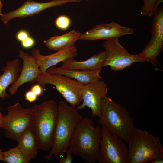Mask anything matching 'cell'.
Listing matches in <instances>:
<instances>
[{
	"mask_svg": "<svg viewBox=\"0 0 163 163\" xmlns=\"http://www.w3.org/2000/svg\"><path fill=\"white\" fill-rule=\"evenodd\" d=\"M76 107L69 106L63 100L58 105L56 124L52 145L47 155L44 157L47 161L60 154L66 153L69 149L71 138L78 122L83 118Z\"/></svg>",
	"mask_w": 163,
	"mask_h": 163,
	"instance_id": "1",
	"label": "cell"
},
{
	"mask_svg": "<svg viewBox=\"0 0 163 163\" xmlns=\"http://www.w3.org/2000/svg\"><path fill=\"white\" fill-rule=\"evenodd\" d=\"M101 137L100 127L95 126L89 118L83 117L75 128L69 149L85 162L94 163L97 161Z\"/></svg>",
	"mask_w": 163,
	"mask_h": 163,
	"instance_id": "2",
	"label": "cell"
},
{
	"mask_svg": "<svg viewBox=\"0 0 163 163\" xmlns=\"http://www.w3.org/2000/svg\"><path fill=\"white\" fill-rule=\"evenodd\" d=\"M99 123L128 142L137 128L126 108L107 95L102 98Z\"/></svg>",
	"mask_w": 163,
	"mask_h": 163,
	"instance_id": "3",
	"label": "cell"
},
{
	"mask_svg": "<svg viewBox=\"0 0 163 163\" xmlns=\"http://www.w3.org/2000/svg\"><path fill=\"white\" fill-rule=\"evenodd\" d=\"M31 107L33 116L31 127L36 139L38 149L48 151L52 145L58 105L54 100L50 99Z\"/></svg>",
	"mask_w": 163,
	"mask_h": 163,
	"instance_id": "4",
	"label": "cell"
},
{
	"mask_svg": "<svg viewBox=\"0 0 163 163\" xmlns=\"http://www.w3.org/2000/svg\"><path fill=\"white\" fill-rule=\"evenodd\" d=\"M126 163H146L163 158V148L160 138L137 128L128 142Z\"/></svg>",
	"mask_w": 163,
	"mask_h": 163,
	"instance_id": "5",
	"label": "cell"
},
{
	"mask_svg": "<svg viewBox=\"0 0 163 163\" xmlns=\"http://www.w3.org/2000/svg\"><path fill=\"white\" fill-rule=\"evenodd\" d=\"M7 114L3 116L1 128L5 137L17 141L21 134L31 127L33 122L31 107L24 108L18 102L9 106Z\"/></svg>",
	"mask_w": 163,
	"mask_h": 163,
	"instance_id": "6",
	"label": "cell"
},
{
	"mask_svg": "<svg viewBox=\"0 0 163 163\" xmlns=\"http://www.w3.org/2000/svg\"><path fill=\"white\" fill-rule=\"evenodd\" d=\"M43 87L46 84L54 85L57 90L70 105L76 107L82 102L83 84L64 75L46 72L42 74L37 81Z\"/></svg>",
	"mask_w": 163,
	"mask_h": 163,
	"instance_id": "7",
	"label": "cell"
},
{
	"mask_svg": "<svg viewBox=\"0 0 163 163\" xmlns=\"http://www.w3.org/2000/svg\"><path fill=\"white\" fill-rule=\"evenodd\" d=\"M101 132L97 161L99 163H126L128 147L124 141L104 127H102Z\"/></svg>",
	"mask_w": 163,
	"mask_h": 163,
	"instance_id": "8",
	"label": "cell"
},
{
	"mask_svg": "<svg viewBox=\"0 0 163 163\" xmlns=\"http://www.w3.org/2000/svg\"><path fill=\"white\" fill-rule=\"evenodd\" d=\"M103 46L106 53L104 67L109 66L111 71L123 70L130 66L134 63L145 62L138 54H130L120 44L118 38L106 40Z\"/></svg>",
	"mask_w": 163,
	"mask_h": 163,
	"instance_id": "9",
	"label": "cell"
},
{
	"mask_svg": "<svg viewBox=\"0 0 163 163\" xmlns=\"http://www.w3.org/2000/svg\"><path fill=\"white\" fill-rule=\"evenodd\" d=\"M152 21V36L145 47L138 55L145 62L148 61L155 68L156 57L163 50V9L158 7L155 11Z\"/></svg>",
	"mask_w": 163,
	"mask_h": 163,
	"instance_id": "10",
	"label": "cell"
},
{
	"mask_svg": "<svg viewBox=\"0 0 163 163\" xmlns=\"http://www.w3.org/2000/svg\"><path fill=\"white\" fill-rule=\"evenodd\" d=\"M107 92V84L100 79L83 85L81 91L82 103L76 107L77 109L87 107L91 109L93 117H99L101 101Z\"/></svg>",
	"mask_w": 163,
	"mask_h": 163,
	"instance_id": "11",
	"label": "cell"
},
{
	"mask_svg": "<svg viewBox=\"0 0 163 163\" xmlns=\"http://www.w3.org/2000/svg\"><path fill=\"white\" fill-rule=\"evenodd\" d=\"M82 0H52L46 2H39L27 0L17 9L3 14L1 20L4 24L15 18H24L33 16L51 7L61 6L70 2H78Z\"/></svg>",
	"mask_w": 163,
	"mask_h": 163,
	"instance_id": "12",
	"label": "cell"
},
{
	"mask_svg": "<svg viewBox=\"0 0 163 163\" xmlns=\"http://www.w3.org/2000/svg\"><path fill=\"white\" fill-rule=\"evenodd\" d=\"M133 30L121 25L114 22L97 25L90 30L81 34L79 40H94L118 38L123 36L132 34Z\"/></svg>",
	"mask_w": 163,
	"mask_h": 163,
	"instance_id": "13",
	"label": "cell"
},
{
	"mask_svg": "<svg viewBox=\"0 0 163 163\" xmlns=\"http://www.w3.org/2000/svg\"><path fill=\"white\" fill-rule=\"evenodd\" d=\"M18 56L23 61V66L20 74L9 88V93L11 95L15 94L19 88L25 83L36 82L38 77L42 74L38 65L31 54L20 50Z\"/></svg>",
	"mask_w": 163,
	"mask_h": 163,
	"instance_id": "14",
	"label": "cell"
},
{
	"mask_svg": "<svg viewBox=\"0 0 163 163\" xmlns=\"http://www.w3.org/2000/svg\"><path fill=\"white\" fill-rule=\"evenodd\" d=\"M77 54V48L75 45L48 55H42L37 49L34 48L31 51V54L36 59L42 74L60 62H63L69 59H74Z\"/></svg>",
	"mask_w": 163,
	"mask_h": 163,
	"instance_id": "15",
	"label": "cell"
},
{
	"mask_svg": "<svg viewBox=\"0 0 163 163\" xmlns=\"http://www.w3.org/2000/svg\"><path fill=\"white\" fill-rule=\"evenodd\" d=\"M101 70L65 69L60 67L53 66L49 68L46 72L62 75L85 85L101 79L102 77L100 75V73Z\"/></svg>",
	"mask_w": 163,
	"mask_h": 163,
	"instance_id": "16",
	"label": "cell"
},
{
	"mask_svg": "<svg viewBox=\"0 0 163 163\" xmlns=\"http://www.w3.org/2000/svg\"><path fill=\"white\" fill-rule=\"evenodd\" d=\"M20 65L19 59L16 58L8 62L2 69L3 72L0 76V98L3 100L10 96L6 92L7 87L13 85L19 75L21 70Z\"/></svg>",
	"mask_w": 163,
	"mask_h": 163,
	"instance_id": "17",
	"label": "cell"
},
{
	"mask_svg": "<svg viewBox=\"0 0 163 163\" xmlns=\"http://www.w3.org/2000/svg\"><path fill=\"white\" fill-rule=\"evenodd\" d=\"M106 57L105 51L83 61H78L74 59H69L62 62V68L84 70H102Z\"/></svg>",
	"mask_w": 163,
	"mask_h": 163,
	"instance_id": "18",
	"label": "cell"
},
{
	"mask_svg": "<svg viewBox=\"0 0 163 163\" xmlns=\"http://www.w3.org/2000/svg\"><path fill=\"white\" fill-rule=\"evenodd\" d=\"M17 141V146L26 157L29 162L37 157L38 149L34 134L30 127L24 131Z\"/></svg>",
	"mask_w": 163,
	"mask_h": 163,
	"instance_id": "19",
	"label": "cell"
},
{
	"mask_svg": "<svg viewBox=\"0 0 163 163\" xmlns=\"http://www.w3.org/2000/svg\"><path fill=\"white\" fill-rule=\"evenodd\" d=\"M81 34L78 31L72 30L61 35L51 37L43 43L49 49L58 51L75 45Z\"/></svg>",
	"mask_w": 163,
	"mask_h": 163,
	"instance_id": "20",
	"label": "cell"
},
{
	"mask_svg": "<svg viewBox=\"0 0 163 163\" xmlns=\"http://www.w3.org/2000/svg\"><path fill=\"white\" fill-rule=\"evenodd\" d=\"M3 161L7 163H28L29 162L21 150L17 146L3 152Z\"/></svg>",
	"mask_w": 163,
	"mask_h": 163,
	"instance_id": "21",
	"label": "cell"
},
{
	"mask_svg": "<svg viewBox=\"0 0 163 163\" xmlns=\"http://www.w3.org/2000/svg\"><path fill=\"white\" fill-rule=\"evenodd\" d=\"M143 0L144 5L140 11V14L148 17L153 15L155 11L163 2V0Z\"/></svg>",
	"mask_w": 163,
	"mask_h": 163,
	"instance_id": "22",
	"label": "cell"
},
{
	"mask_svg": "<svg viewBox=\"0 0 163 163\" xmlns=\"http://www.w3.org/2000/svg\"><path fill=\"white\" fill-rule=\"evenodd\" d=\"M55 23L58 28L66 30L69 27L71 20L67 16L62 15L57 18L55 21Z\"/></svg>",
	"mask_w": 163,
	"mask_h": 163,
	"instance_id": "23",
	"label": "cell"
},
{
	"mask_svg": "<svg viewBox=\"0 0 163 163\" xmlns=\"http://www.w3.org/2000/svg\"><path fill=\"white\" fill-rule=\"evenodd\" d=\"M66 153V155L65 157L62 154H59L57 156L58 160L60 163H71L72 162V154L70 150L68 149Z\"/></svg>",
	"mask_w": 163,
	"mask_h": 163,
	"instance_id": "24",
	"label": "cell"
},
{
	"mask_svg": "<svg viewBox=\"0 0 163 163\" xmlns=\"http://www.w3.org/2000/svg\"><path fill=\"white\" fill-rule=\"evenodd\" d=\"M29 36V34L28 32L24 30H19L17 33L16 36L17 40L20 42H21Z\"/></svg>",
	"mask_w": 163,
	"mask_h": 163,
	"instance_id": "25",
	"label": "cell"
},
{
	"mask_svg": "<svg viewBox=\"0 0 163 163\" xmlns=\"http://www.w3.org/2000/svg\"><path fill=\"white\" fill-rule=\"evenodd\" d=\"M21 43L23 48L27 49L32 47L34 45L35 41L34 39L30 36Z\"/></svg>",
	"mask_w": 163,
	"mask_h": 163,
	"instance_id": "26",
	"label": "cell"
},
{
	"mask_svg": "<svg viewBox=\"0 0 163 163\" xmlns=\"http://www.w3.org/2000/svg\"><path fill=\"white\" fill-rule=\"evenodd\" d=\"M37 96L30 90L26 92L25 94V99L31 103L35 101Z\"/></svg>",
	"mask_w": 163,
	"mask_h": 163,
	"instance_id": "27",
	"label": "cell"
},
{
	"mask_svg": "<svg viewBox=\"0 0 163 163\" xmlns=\"http://www.w3.org/2000/svg\"><path fill=\"white\" fill-rule=\"evenodd\" d=\"M30 90L37 97L42 94L43 92V87L38 83L33 86Z\"/></svg>",
	"mask_w": 163,
	"mask_h": 163,
	"instance_id": "28",
	"label": "cell"
},
{
	"mask_svg": "<svg viewBox=\"0 0 163 163\" xmlns=\"http://www.w3.org/2000/svg\"><path fill=\"white\" fill-rule=\"evenodd\" d=\"M150 162L151 163H162L163 162V158H156L152 160Z\"/></svg>",
	"mask_w": 163,
	"mask_h": 163,
	"instance_id": "29",
	"label": "cell"
},
{
	"mask_svg": "<svg viewBox=\"0 0 163 163\" xmlns=\"http://www.w3.org/2000/svg\"><path fill=\"white\" fill-rule=\"evenodd\" d=\"M3 116L2 115V113L0 112V128H1Z\"/></svg>",
	"mask_w": 163,
	"mask_h": 163,
	"instance_id": "30",
	"label": "cell"
},
{
	"mask_svg": "<svg viewBox=\"0 0 163 163\" xmlns=\"http://www.w3.org/2000/svg\"><path fill=\"white\" fill-rule=\"evenodd\" d=\"M2 149H0V161H3L2 157Z\"/></svg>",
	"mask_w": 163,
	"mask_h": 163,
	"instance_id": "31",
	"label": "cell"
},
{
	"mask_svg": "<svg viewBox=\"0 0 163 163\" xmlns=\"http://www.w3.org/2000/svg\"><path fill=\"white\" fill-rule=\"evenodd\" d=\"M2 3L1 0H0V16H1V17L3 15L2 12Z\"/></svg>",
	"mask_w": 163,
	"mask_h": 163,
	"instance_id": "32",
	"label": "cell"
}]
</instances>
